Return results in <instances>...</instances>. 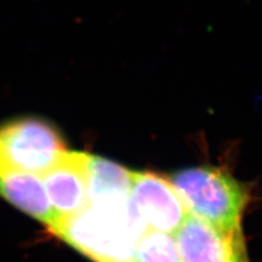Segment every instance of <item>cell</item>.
I'll list each match as a JSON object with an SVG mask.
<instances>
[{
  "label": "cell",
  "instance_id": "6da1fadb",
  "mask_svg": "<svg viewBox=\"0 0 262 262\" xmlns=\"http://www.w3.org/2000/svg\"><path fill=\"white\" fill-rule=\"evenodd\" d=\"M128 199L89 203L52 233L95 262H135L137 245L149 231L131 212Z\"/></svg>",
  "mask_w": 262,
  "mask_h": 262
},
{
  "label": "cell",
  "instance_id": "7a4b0ae2",
  "mask_svg": "<svg viewBox=\"0 0 262 262\" xmlns=\"http://www.w3.org/2000/svg\"><path fill=\"white\" fill-rule=\"evenodd\" d=\"M169 180L191 214L223 231L242 228L249 192L228 171L214 166L187 167Z\"/></svg>",
  "mask_w": 262,
  "mask_h": 262
},
{
  "label": "cell",
  "instance_id": "3957f363",
  "mask_svg": "<svg viewBox=\"0 0 262 262\" xmlns=\"http://www.w3.org/2000/svg\"><path fill=\"white\" fill-rule=\"evenodd\" d=\"M67 150L54 126L38 118H22L0 126V162L42 176Z\"/></svg>",
  "mask_w": 262,
  "mask_h": 262
},
{
  "label": "cell",
  "instance_id": "277c9868",
  "mask_svg": "<svg viewBox=\"0 0 262 262\" xmlns=\"http://www.w3.org/2000/svg\"><path fill=\"white\" fill-rule=\"evenodd\" d=\"M128 203L147 231L174 235L188 213L170 180L152 171L131 170Z\"/></svg>",
  "mask_w": 262,
  "mask_h": 262
},
{
  "label": "cell",
  "instance_id": "5b68a950",
  "mask_svg": "<svg viewBox=\"0 0 262 262\" xmlns=\"http://www.w3.org/2000/svg\"><path fill=\"white\" fill-rule=\"evenodd\" d=\"M174 237L180 262H249L242 228L223 231L188 212Z\"/></svg>",
  "mask_w": 262,
  "mask_h": 262
},
{
  "label": "cell",
  "instance_id": "8992f818",
  "mask_svg": "<svg viewBox=\"0 0 262 262\" xmlns=\"http://www.w3.org/2000/svg\"><path fill=\"white\" fill-rule=\"evenodd\" d=\"M90 162L88 153L66 151L40 176L57 216L56 226L88 207Z\"/></svg>",
  "mask_w": 262,
  "mask_h": 262
},
{
  "label": "cell",
  "instance_id": "52a82bcc",
  "mask_svg": "<svg viewBox=\"0 0 262 262\" xmlns=\"http://www.w3.org/2000/svg\"><path fill=\"white\" fill-rule=\"evenodd\" d=\"M0 195L51 231L56 226L57 216L39 176L10 168L0 162Z\"/></svg>",
  "mask_w": 262,
  "mask_h": 262
},
{
  "label": "cell",
  "instance_id": "ba28073f",
  "mask_svg": "<svg viewBox=\"0 0 262 262\" xmlns=\"http://www.w3.org/2000/svg\"><path fill=\"white\" fill-rule=\"evenodd\" d=\"M130 175L131 170L119 164L91 155L89 203L128 199Z\"/></svg>",
  "mask_w": 262,
  "mask_h": 262
},
{
  "label": "cell",
  "instance_id": "9c48e42d",
  "mask_svg": "<svg viewBox=\"0 0 262 262\" xmlns=\"http://www.w3.org/2000/svg\"><path fill=\"white\" fill-rule=\"evenodd\" d=\"M135 262H180L174 235L158 231L146 232L137 245Z\"/></svg>",
  "mask_w": 262,
  "mask_h": 262
}]
</instances>
